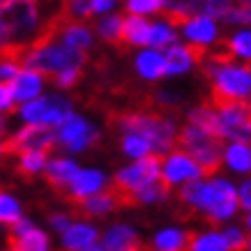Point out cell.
<instances>
[{
	"instance_id": "277c9868",
	"label": "cell",
	"mask_w": 251,
	"mask_h": 251,
	"mask_svg": "<svg viewBox=\"0 0 251 251\" xmlns=\"http://www.w3.org/2000/svg\"><path fill=\"white\" fill-rule=\"evenodd\" d=\"M177 145L191 159L196 161L203 175H214L219 171L221 161H224V152H221V138L212 136L210 131L201 129L198 125H187L180 134H177Z\"/></svg>"
},
{
	"instance_id": "603a6c76",
	"label": "cell",
	"mask_w": 251,
	"mask_h": 251,
	"mask_svg": "<svg viewBox=\"0 0 251 251\" xmlns=\"http://www.w3.org/2000/svg\"><path fill=\"white\" fill-rule=\"evenodd\" d=\"M224 161L233 168L235 173H251V148L249 143L242 141H233L224 152Z\"/></svg>"
},
{
	"instance_id": "7bdbcfd3",
	"label": "cell",
	"mask_w": 251,
	"mask_h": 251,
	"mask_svg": "<svg viewBox=\"0 0 251 251\" xmlns=\"http://www.w3.org/2000/svg\"><path fill=\"white\" fill-rule=\"evenodd\" d=\"M46 5H55V2H62V0H44Z\"/></svg>"
},
{
	"instance_id": "c3c4849f",
	"label": "cell",
	"mask_w": 251,
	"mask_h": 251,
	"mask_svg": "<svg viewBox=\"0 0 251 251\" xmlns=\"http://www.w3.org/2000/svg\"><path fill=\"white\" fill-rule=\"evenodd\" d=\"M7 251H14V249H9V247H7Z\"/></svg>"
},
{
	"instance_id": "83f0119b",
	"label": "cell",
	"mask_w": 251,
	"mask_h": 251,
	"mask_svg": "<svg viewBox=\"0 0 251 251\" xmlns=\"http://www.w3.org/2000/svg\"><path fill=\"white\" fill-rule=\"evenodd\" d=\"M122 150H125V154H129V157H134V159H141V157H145V154H150V150H152V145H150V141L143 136H138V134H125L122 136Z\"/></svg>"
},
{
	"instance_id": "681fc988",
	"label": "cell",
	"mask_w": 251,
	"mask_h": 251,
	"mask_svg": "<svg viewBox=\"0 0 251 251\" xmlns=\"http://www.w3.org/2000/svg\"><path fill=\"white\" fill-rule=\"evenodd\" d=\"M148 251H150V249H148Z\"/></svg>"
},
{
	"instance_id": "5bb4252c",
	"label": "cell",
	"mask_w": 251,
	"mask_h": 251,
	"mask_svg": "<svg viewBox=\"0 0 251 251\" xmlns=\"http://www.w3.org/2000/svg\"><path fill=\"white\" fill-rule=\"evenodd\" d=\"M12 95L14 101H30V99L39 97L42 92V74L35 69H19V74L12 78Z\"/></svg>"
},
{
	"instance_id": "ba28073f",
	"label": "cell",
	"mask_w": 251,
	"mask_h": 251,
	"mask_svg": "<svg viewBox=\"0 0 251 251\" xmlns=\"http://www.w3.org/2000/svg\"><path fill=\"white\" fill-rule=\"evenodd\" d=\"M19 113L25 122H37V125H49V127H58L69 113H72V104L65 97H35L30 101H23Z\"/></svg>"
},
{
	"instance_id": "4316f807",
	"label": "cell",
	"mask_w": 251,
	"mask_h": 251,
	"mask_svg": "<svg viewBox=\"0 0 251 251\" xmlns=\"http://www.w3.org/2000/svg\"><path fill=\"white\" fill-rule=\"evenodd\" d=\"M120 28H122V16H106V19H101L97 23V32L99 37L108 42V44H113L120 49Z\"/></svg>"
},
{
	"instance_id": "44dd1931",
	"label": "cell",
	"mask_w": 251,
	"mask_h": 251,
	"mask_svg": "<svg viewBox=\"0 0 251 251\" xmlns=\"http://www.w3.org/2000/svg\"><path fill=\"white\" fill-rule=\"evenodd\" d=\"M136 69L143 78L154 81V78H161L166 74V60H164V55H161L157 49L143 51V53L136 55Z\"/></svg>"
},
{
	"instance_id": "6da1fadb",
	"label": "cell",
	"mask_w": 251,
	"mask_h": 251,
	"mask_svg": "<svg viewBox=\"0 0 251 251\" xmlns=\"http://www.w3.org/2000/svg\"><path fill=\"white\" fill-rule=\"evenodd\" d=\"M180 201H182V205H189L191 210L205 212L207 221L212 226L233 217L240 205L235 187L224 180H212V182L189 180V184H184L180 191Z\"/></svg>"
},
{
	"instance_id": "7a4b0ae2",
	"label": "cell",
	"mask_w": 251,
	"mask_h": 251,
	"mask_svg": "<svg viewBox=\"0 0 251 251\" xmlns=\"http://www.w3.org/2000/svg\"><path fill=\"white\" fill-rule=\"evenodd\" d=\"M118 129L127 131V134H138L150 141L157 152H171L177 145V131H175L173 120H168L161 111H145V113H113L111 115Z\"/></svg>"
},
{
	"instance_id": "5b68a950",
	"label": "cell",
	"mask_w": 251,
	"mask_h": 251,
	"mask_svg": "<svg viewBox=\"0 0 251 251\" xmlns=\"http://www.w3.org/2000/svg\"><path fill=\"white\" fill-rule=\"evenodd\" d=\"M161 154H145L141 159L129 168H122L120 173L113 177V184H111V189L115 191V196H118V203L122 205V198L127 196L129 191H136L141 189L143 184L152 182V180H159L161 177Z\"/></svg>"
},
{
	"instance_id": "d4e9b609",
	"label": "cell",
	"mask_w": 251,
	"mask_h": 251,
	"mask_svg": "<svg viewBox=\"0 0 251 251\" xmlns=\"http://www.w3.org/2000/svg\"><path fill=\"white\" fill-rule=\"evenodd\" d=\"M60 42L67 46H76V49H83V51H88L92 46V32L85 28L83 23L78 21H69L65 28L60 30Z\"/></svg>"
},
{
	"instance_id": "7dc6e473",
	"label": "cell",
	"mask_w": 251,
	"mask_h": 251,
	"mask_svg": "<svg viewBox=\"0 0 251 251\" xmlns=\"http://www.w3.org/2000/svg\"><path fill=\"white\" fill-rule=\"evenodd\" d=\"M2 2H7V0H0V5H2Z\"/></svg>"
},
{
	"instance_id": "74e56055",
	"label": "cell",
	"mask_w": 251,
	"mask_h": 251,
	"mask_svg": "<svg viewBox=\"0 0 251 251\" xmlns=\"http://www.w3.org/2000/svg\"><path fill=\"white\" fill-rule=\"evenodd\" d=\"M72 224H74V221H72L69 214H51V226H53L55 230H60V233H65Z\"/></svg>"
},
{
	"instance_id": "4fadbf2b",
	"label": "cell",
	"mask_w": 251,
	"mask_h": 251,
	"mask_svg": "<svg viewBox=\"0 0 251 251\" xmlns=\"http://www.w3.org/2000/svg\"><path fill=\"white\" fill-rule=\"evenodd\" d=\"M150 42V23L141 14H129L122 19L120 28V49L127 46H148Z\"/></svg>"
},
{
	"instance_id": "7c38bea8",
	"label": "cell",
	"mask_w": 251,
	"mask_h": 251,
	"mask_svg": "<svg viewBox=\"0 0 251 251\" xmlns=\"http://www.w3.org/2000/svg\"><path fill=\"white\" fill-rule=\"evenodd\" d=\"M106 180H104V175L99 173V171H78L74 175V180L69 182V194H67V201L69 205H74L78 201H83L85 196H90V194H97L106 187Z\"/></svg>"
},
{
	"instance_id": "8992f818",
	"label": "cell",
	"mask_w": 251,
	"mask_h": 251,
	"mask_svg": "<svg viewBox=\"0 0 251 251\" xmlns=\"http://www.w3.org/2000/svg\"><path fill=\"white\" fill-rule=\"evenodd\" d=\"M210 81H212L210 104L224 99H244L251 92V65L228 62L217 69Z\"/></svg>"
},
{
	"instance_id": "d6a6232c",
	"label": "cell",
	"mask_w": 251,
	"mask_h": 251,
	"mask_svg": "<svg viewBox=\"0 0 251 251\" xmlns=\"http://www.w3.org/2000/svg\"><path fill=\"white\" fill-rule=\"evenodd\" d=\"M221 21L226 23H237V25H251V5H244V2H233L228 7V12L221 16Z\"/></svg>"
},
{
	"instance_id": "b9f144b4",
	"label": "cell",
	"mask_w": 251,
	"mask_h": 251,
	"mask_svg": "<svg viewBox=\"0 0 251 251\" xmlns=\"http://www.w3.org/2000/svg\"><path fill=\"white\" fill-rule=\"evenodd\" d=\"M127 251H148V249H145L143 244H136V247H131V249H127Z\"/></svg>"
},
{
	"instance_id": "bcb514c9",
	"label": "cell",
	"mask_w": 251,
	"mask_h": 251,
	"mask_svg": "<svg viewBox=\"0 0 251 251\" xmlns=\"http://www.w3.org/2000/svg\"><path fill=\"white\" fill-rule=\"evenodd\" d=\"M247 249H251V240H247Z\"/></svg>"
},
{
	"instance_id": "f6af8a7d",
	"label": "cell",
	"mask_w": 251,
	"mask_h": 251,
	"mask_svg": "<svg viewBox=\"0 0 251 251\" xmlns=\"http://www.w3.org/2000/svg\"><path fill=\"white\" fill-rule=\"evenodd\" d=\"M237 2H244V5H251V0H237Z\"/></svg>"
},
{
	"instance_id": "f1b7e54d",
	"label": "cell",
	"mask_w": 251,
	"mask_h": 251,
	"mask_svg": "<svg viewBox=\"0 0 251 251\" xmlns=\"http://www.w3.org/2000/svg\"><path fill=\"white\" fill-rule=\"evenodd\" d=\"M224 46L235 58L251 60V30H242V32H237V35H233L228 42H224Z\"/></svg>"
},
{
	"instance_id": "836d02e7",
	"label": "cell",
	"mask_w": 251,
	"mask_h": 251,
	"mask_svg": "<svg viewBox=\"0 0 251 251\" xmlns=\"http://www.w3.org/2000/svg\"><path fill=\"white\" fill-rule=\"evenodd\" d=\"M81 67H67L62 69V72H58V74H53V83L58 85V88H62V90H67V88H74V85L81 81Z\"/></svg>"
},
{
	"instance_id": "ee69618b",
	"label": "cell",
	"mask_w": 251,
	"mask_h": 251,
	"mask_svg": "<svg viewBox=\"0 0 251 251\" xmlns=\"http://www.w3.org/2000/svg\"><path fill=\"white\" fill-rule=\"evenodd\" d=\"M247 226L251 228V212H249V217H247Z\"/></svg>"
},
{
	"instance_id": "30bf717a",
	"label": "cell",
	"mask_w": 251,
	"mask_h": 251,
	"mask_svg": "<svg viewBox=\"0 0 251 251\" xmlns=\"http://www.w3.org/2000/svg\"><path fill=\"white\" fill-rule=\"evenodd\" d=\"M198 177H203L201 166H198L184 150H180V148H173V150H171V157H168L166 161H161V180L166 184H171V187L177 182L198 180Z\"/></svg>"
},
{
	"instance_id": "7402d4cb",
	"label": "cell",
	"mask_w": 251,
	"mask_h": 251,
	"mask_svg": "<svg viewBox=\"0 0 251 251\" xmlns=\"http://www.w3.org/2000/svg\"><path fill=\"white\" fill-rule=\"evenodd\" d=\"M136 244H141L138 242V233L134 228H129V226H125V224L113 226L104 237L106 251H127L131 247H136Z\"/></svg>"
},
{
	"instance_id": "60d3db41",
	"label": "cell",
	"mask_w": 251,
	"mask_h": 251,
	"mask_svg": "<svg viewBox=\"0 0 251 251\" xmlns=\"http://www.w3.org/2000/svg\"><path fill=\"white\" fill-rule=\"evenodd\" d=\"M5 127H7V120H5V118H0V136L5 134Z\"/></svg>"
},
{
	"instance_id": "1f68e13d",
	"label": "cell",
	"mask_w": 251,
	"mask_h": 251,
	"mask_svg": "<svg viewBox=\"0 0 251 251\" xmlns=\"http://www.w3.org/2000/svg\"><path fill=\"white\" fill-rule=\"evenodd\" d=\"M21 217V207L7 191L0 189V224H14Z\"/></svg>"
},
{
	"instance_id": "ab89813d",
	"label": "cell",
	"mask_w": 251,
	"mask_h": 251,
	"mask_svg": "<svg viewBox=\"0 0 251 251\" xmlns=\"http://www.w3.org/2000/svg\"><path fill=\"white\" fill-rule=\"evenodd\" d=\"M83 251H106V247H99V244H90V247H85Z\"/></svg>"
},
{
	"instance_id": "ac0fdd59",
	"label": "cell",
	"mask_w": 251,
	"mask_h": 251,
	"mask_svg": "<svg viewBox=\"0 0 251 251\" xmlns=\"http://www.w3.org/2000/svg\"><path fill=\"white\" fill-rule=\"evenodd\" d=\"M164 60H166V74H173V76H180L184 72H189L196 62H194V51L191 46H182V44H171L166 46V53H164Z\"/></svg>"
},
{
	"instance_id": "f35d334b",
	"label": "cell",
	"mask_w": 251,
	"mask_h": 251,
	"mask_svg": "<svg viewBox=\"0 0 251 251\" xmlns=\"http://www.w3.org/2000/svg\"><path fill=\"white\" fill-rule=\"evenodd\" d=\"M237 201H240V205L242 207L251 210V180L240 187V191H237Z\"/></svg>"
},
{
	"instance_id": "2e32d148",
	"label": "cell",
	"mask_w": 251,
	"mask_h": 251,
	"mask_svg": "<svg viewBox=\"0 0 251 251\" xmlns=\"http://www.w3.org/2000/svg\"><path fill=\"white\" fill-rule=\"evenodd\" d=\"M7 247L14 251H51L46 233L35 228V226L21 230V233H9Z\"/></svg>"
},
{
	"instance_id": "3957f363",
	"label": "cell",
	"mask_w": 251,
	"mask_h": 251,
	"mask_svg": "<svg viewBox=\"0 0 251 251\" xmlns=\"http://www.w3.org/2000/svg\"><path fill=\"white\" fill-rule=\"evenodd\" d=\"M85 62H88V51L76 49V46H67L62 42L60 44L49 42L44 46L28 49L21 58L23 67L35 69L42 76H53L67 67H83Z\"/></svg>"
},
{
	"instance_id": "484cf974",
	"label": "cell",
	"mask_w": 251,
	"mask_h": 251,
	"mask_svg": "<svg viewBox=\"0 0 251 251\" xmlns=\"http://www.w3.org/2000/svg\"><path fill=\"white\" fill-rule=\"evenodd\" d=\"M175 42H177V35H175L173 25H168V23H150V42H148V46L166 49V46L175 44Z\"/></svg>"
},
{
	"instance_id": "cb8c5ba5",
	"label": "cell",
	"mask_w": 251,
	"mask_h": 251,
	"mask_svg": "<svg viewBox=\"0 0 251 251\" xmlns=\"http://www.w3.org/2000/svg\"><path fill=\"white\" fill-rule=\"evenodd\" d=\"M46 150H25L19 157V164H16V173L25 177V180H35L46 166Z\"/></svg>"
},
{
	"instance_id": "f546056e",
	"label": "cell",
	"mask_w": 251,
	"mask_h": 251,
	"mask_svg": "<svg viewBox=\"0 0 251 251\" xmlns=\"http://www.w3.org/2000/svg\"><path fill=\"white\" fill-rule=\"evenodd\" d=\"M189 251H228V247L221 233H205V235L194 237Z\"/></svg>"
},
{
	"instance_id": "52a82bcc",
	"label": "cell",
	"mask_w": 251,
	"mask_h": 251,
	"mask_svg": "<svg viewBox=\"0 0 251 251\" xmlns=\"http://www.w3.org/2000/svg\"><path fill=\"white\" fill-rule=\"evenodd\" d=\"M58 145L55 136V127L49 125H37V122H28L21 131H16L9 141H2V154H21L25 150H46L51 152Z\"/></svg>"
},
{
	"instance_id": "9c48e42d",
	"label": "cell",
	"mask_w": 251,
	"mask_h": 251,
	"mask_svg": "<svg viewBox=\"0 0 251 251\" xmlns=\"http://www.w3.org/2000/svg\"><path fill=\"white\" fill-rule=\"evenodd\" d=\"M55 136H58V145L65 150H83L92 141H97V129L92 127L90 122H85L83 118L69 113L65 120L55 127Z\"/></svg>"
},
{
	"instance_id": "4dcf8cb0",
	"label": "cell",
	"mask_w": 251,
	"mask_h": 251,
	"mask_svg": "<svg viewBox=\"0 0 251 251\" xmlns=\"http://www.w3.org/2000/svg\"><path fill=\"white\" fill-rule=\"evenodd\" d=\"M166 7V0H127L125 9L129 14H159L161 9Z\"/></svg>"
},
{
	"instance_id": "d6986e66",
	"label": "cell",
	"mask_w": 251,
	"mask_h": 251,
	"mask_svg": "<svg viewBox=\"0 0 251 251\" xmlns=\"http://www.w3.org/2000/svg\"><path fill=\"white\" fill-rule=\"evenodd\" d=\"M97 230L88 224H72L62 233V251H83L85 247L95 244Z\"/></svg>"
},
{
	"instance_id": "d590c367",
	"label": "cell",
	"mask_w": 251,
	"mask_h": 251,
	"mask_svg": "<svg viewBox=\"0 0 251 251\" xmlns=\"http://www.w3.org/2000/svg\"><path fill=\"white\" fill-rule=\"evenodd\" d=\"M19 69L21 65L14 60H0V81H5V83H12V78L19 74Z\"/></svg>"
},
{
	"instance_id": "e0dca14e",
	"label": "cell",
	"mask_w": 251,
	"mask_h": 251,
	"mask_svg": "<svg viewBox=\"0 0 251 251\" xmlns=\"http://www.w3.org/2000/svg\"><path fill=\"white\" fill-rule=\"evenodd\" d=\"M184 37L189 39L191 44H203L210 46L217 39V23L210 16H191L189 21L182 25Z\"/></svg>"
},
{
	"instance_id": "e575fe53",
	"label": "cell",
	"mask_w": 251,
	"mask_h": 251,
	"mask_svg": "<svg viewBox=\"0 0 251 251\" xmlns=\"http://www.w3.org/2000/svg\"><path fill=\"white\" fill-rule=\"evenodd\" d=\"M224 240H226L228 251H244V249H247V237L242 235V230L228 228L226 233H224Z\"/></svg>"
},
{
	"instance_id": "ffe728a7",
	"label": "cell",
	"mask_w": 251,
	"mask_h": 251,
	"mask_svg": "<svg viewBox=\"0 0 251 251\" xmlns=\"http://www.w3.org/2000/svg\"><path fill=\"white\" fill-rule=\"evenodd\" d=\"M196 233L194 230H161L154 235L157 251H189Z\"/></svg>"
},
{
	"instance_id": "9a60e30c",
	"label": "cell",
	"mask_w": 251,
	"mask_h": 251,
	"mask_svg": "<svg viewBox=\"0 0 251 251\" xmlns=\"http://www.w3.org/2000/svg\"><path fill=\"white\" fill-rule=\"evenodd\" d=\"M76 173H78L76 164L72 159H62V157H58V159H53V161H46V166H44L46 182L51 184L55 191H60V194L69 187V182L74 180Z\"/></svg>"
},
{
	"instance_id": "8fae6325",
	"label": "cell",
	"mask_w": 251,
	"mask_h": 251,
	"mask_svg": "<svg viewBox=\"0 0 251 251\" xmlns=\"http://www.w3.org/2000/svg\"><path fill=\"white\" fill-rule=\"evenodd\" d=\"M72 207H74V212L81 214V217H99V214H106V212H111V210H118L120 203H118L115 191L111 189V187H104L101 191L85 196L83 201L74 203Z\"/></svg>"
},
{
	"instance_id": "8d00e7d4",
	"label": "cell",
	"mask_w": 251,
	"mask_h": 251,
	"mask_svg": "<svg viewBox=\"0 0 251 251\" xmlns=\"http://www.w3.org/2000/svg\"><path fill=\"white\" fill-rule=\"evenodd\" d=\"M14 104V95H12V85L0 81V111H9Z\"/></svg>"
}]
</instances>
